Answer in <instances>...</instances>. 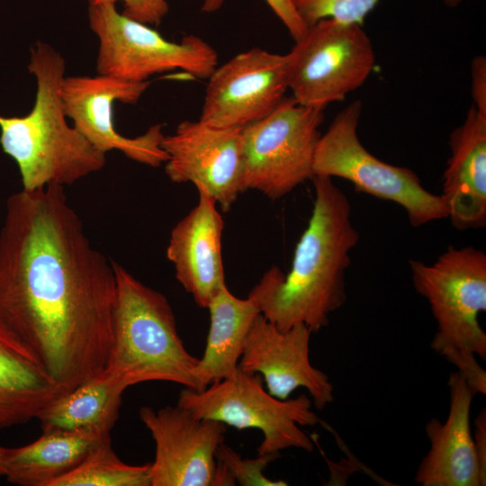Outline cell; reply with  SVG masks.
I'll return each instance as SVG.
<instances>
[{"instance_id":"22","label":"cell","mask_w":486,"mask_h":486,"mask_svg":"<svg viewBox=\"0 0 486 486\" xmlns=\"http://www.w3.org/2000/svg\"><path fill=\"white\" fill-rule=\"evenodd\" d=\"M207 309L210 328L203 355L194 369V375L203 389L238 371L248 331L260 313L251 298L234 296L227 285L213 296Z\"/></svg>"},{"instance_id":"12","label":"cell","mask_w":486,"mask_h":486,"mask_svg":"<svg viewBox=\"0 0 486 486\" xmlns=\"http://www.w3.org/2000/svg\"><path fill=\"white\" fill-rule=\"evenodd\" d=\"M287 90L286 56L253 48L213 70L199 120L218 128H243L270 114Z\"/></svg>"},{"instance_id":"21","label":"cell","mask_w":486,"mask_h":486,"mask_svg":"<svg viewBox=\"0 0 486 486\" xmlns=\"http://www.w3.org/2000/svg\"><path fill=\"white\" fill-rule=\"evenodd\" d=\"M110 436L93 431L42 432L31 444L5 448L3 477L19 486H52Z\"/></svg>"},{"instance_id":"13","label":"cell","mask_w":486,"mask_h":486,"mask_svg":"<svg viewBox=\"0 0 486 486\" xmlns=\"http://www.w3.org/2000/svg\"><path fill=\"white\" fill-rule=\"evenodd\" d=\"M161 147L167 156L165 172L172 182L193 183L223 212L231 208L242 193V128L187 120L164 136Z\"/></svg>"},{"instance_id":"8","label":"cell","mask_w":486,"mask_h":486,"mask_svg":"<svg viewBox=\"0 0 486 486\" xmlns=\"http://www.w3.org/2000/svg\"><path fill=\"white\" fill-rule=\"evenodd\" d=\"M321 109L284 97L265 118L242 128L241 188L279 199L314 176Z\"/></svg>"},{"instance_id":"4","label":"cell","mask_w":486,"mask_h":486,"mask_svg":"<svg viewBox=\"0 0 486 486\" xmlns=\"http://www.w3.org/2000/svg\"><path fill=\"white\" fill-rule=\"evenodd\" d=\"M112 265L116 306L105 368L122 374L130 386L164 381L202 390L194 375L199 358L186 350L166 296L119 264L112 261Z\"/></svg>"},{"instance_id":"26","label":"cell","mask_w":486,"mask_h":486,"mask_svg":"<svg viewBox=\"0 0 486 486\" xmlns=\"http://www.w3.org/2000/svg\"><path fill=\"white\" fill-rule=\"evenodd\" d=\"M89 4H123L122 14L147 25H158L169 11L166 0H88Z\"/></svg>"},{"instance_id":"17","label":"cell","mask_w":486,"mask_h":486,"mask_svg":"<svg viewBox=\"0 0 486 486\" xmlns=\"http://www.w3.org/2000/svg\"><path fill=\"white\" fill-rule=\"evenodd\" d=\"M450 405L446 422L428 421L430 442L420 462L415 482L421 486H484L470 428L472 400L475 395L457 371L448 379Z\"/></svg>"},{"instance_id":"15","label":"cell","mask_w":486,"mask_h":486,"mask_svg":"<svg viewBox=\"0 0 486 486\" xmlns=\"http://www.w3.org/2000/svg\"><path fill=\"white\" fill-rule=\"evenodd\" d=\"M310 335L304 324L280 330L259 313L248 331L238 368L260 374L266 391L279 400L304 388L314 406L322 410L333 402L334 387L328 374L310 363Z\"/></svg>"},{"instance_id":"5","label":"cell","mask_w":486,"mask_h":486,"mask_svg":"<svg viewBox=\"0 0 486 486\" xmlns=\"http://www.w3.org/2000/svg\"><path fill=\"white\" fill-rule=\"evenodd\" d=\"M177 405L198 418L224 423L238 430L257 428L263 440L257 454H280L287 448L313 451L314 445L301 426L320 422L306 395L279 400L264 387L260 374L240 370L230 377L216 381L201 391L184 388Z\"/></svg>"},{"instance_id":"2","label":"cell","mask_w":486,"mask_h":486,"mask_svg":"<svg viewBox=\"0 0 486 486\" xmlns=\"http://www.w3.org/2000/svg\"><path fill=\"white\" fill-rule=\"evenodd\" d=\"M315 197L290 272L272 266L248 293L260 313L280 330L304 324L318 332L346 300L345 273L359 240L351 205L331 177L314 176Z\"/></svg>"},{"instance_id":"20","label":"cell","mask_w":486,"mask_h":486,"mask_svg":"<svg viewBox=\"0 0 486 486\" xmlns=\"http://www.w3.org/2000/svg\"><path fill=\"white\" fill-rule=\"evenodd\" d=\"M130 386L122 374L105 368L53 400L36 418L42 432L111 434L119 418L122 394Z\"/></svg>"},{"instance_id":"11","label":"cell","mask_w":486,"mask_h":486,"mask_svg":"<svg viewBox=\"0 0 486 486\" xmlns=\"http://www.w3.org/2000/svg\"><path fill=\"white\" fill-rule=\"evenodd\" d=\"M149 85L148 80L133 82L99 74L64 76L59 94L67 117L93 146L104 153L119 150L133 161L157 167L167 159L161 147L162 126L153 125L145 133L129 138L115 130L112 117L116 101L134 104Z\"/></svg>"},{"instance_id":"14","label":"cell","mask_w":486,"mask_h":486,"mask_svg":"<svg viewBox=\"0 0 486 486\" xmlns=\"http://www.w3.org/2000/svg\"><path fill=\"white\" fill-rule=\"evenodd\" d=\"M140 418L155 442L151 486L212 485L224 423L198 418L177 404L158 410L142 407Z\"/></svg>"},{"instance_id":"3","label":"cell","mask_w":486,"mask_h":486,"mask_svg":"<svg viewBox=\"0 0 486 486\" xmlns=\"http://www.w3.org/2000/svg\"><path fill=\"white\" fill-rule=\"evenodd\" d=\"M28 69L37 82L35 103L22 117L0 115V144L19 168L22 189L70 185L100 171L106 153L93 146L67 115L59 94L65 60L53 47L37 41L31 48Z\"/></svg>"},{"instance_id":"1","label":"cell","mask_w":486,"mask_h":486,"mask_svg":"<svg viewBox=\"0 0 486 486\" xmlns=\"http://www.w3.org/2000/svg\"><path fill=\"white\" fill-rule=\"evenodd\" d=\"M115 306L112 261L90 242L64 187L12 194L0 232V320L64 393L105 369Z\"/></svg>"},{"instance_id":"25","label":"cell","mask_w":486,"mask_h":486,"mask_svg":"<svg viewBox=\"0 0 486 486\" xmlns=\"http://www.w3.org/2000/svg\"><path fill=\"white\" fill-rule=\"evenodd\" d=\"M216 461L229 472L234 482L241 486H286L284 481L268 479L265 469L280 457V454H266L256 458H244L224 442L215 453Z\"/></svg>"},{"instance_id":"23","label":"cell","mask_w":486,"mask_h":486,"mask_svg":"<svg viewBox=\"0 0 486 486\" xmlns=\"http://www.w3.org/2000/svg\"><path fill=\"white\" fill-rule=\"evenodd\" d=\"M52 486H151L150 464L130 465L122 462L112 447L110 436Z\"/></svg>"},{"instance_id":"18","label":"cell","mask_w":486,"mask_h":486,"mask_svg":"<svg viewBox=\"0 0 486 486\" xmlns=\"http://www.w3.org/2000/svg\"><path fill=\"white\" fill-rule=\"evenodd\" d=\"M451 156L443 194L452 225L459 230L486 224V114L472 105L450 135Z\"/></svg>"},{"instance_id":"27","label":"cell","mask_w":486,"mask_h":486,"mask_svg":"<svg viewBox=\"0 0 486 486\" xmlns=\"http://www.w3.org/2000/svg\"><path fill=\"white\" fill-rule=\"evenodd\" d=\"M223 1L204 0L202 10L208 13L214 12L221 6ZM266 2L284 23L294 41L305 33L308 26L298 14L292 0H266Z\"/></svg>"},{"instance_id":"7","label":"cell","mask_w":486,"mask_h":486,"mask_svg":"<svg viewBox=\"0 0 486 486\" xmlns=\"http://www.w3.org/2000/svg\"><path fill=\"white\" fill-rule=\"evenodd\" d=\"M415 290L427 299L437 324L431 348L446 357L470 351L486 359V255L473 247H449L433 264L410 260Z\"/></svg>"},{"instance_id":"28","label":"cell","mask_w":486,"mask_h":486,"mask_svg":"<svg viewBox=\"0 0 486 486\" xmlns=\"http://www.w3.org/2000/svg\"><path fill=\"white\" fill-rule=\"evenodd\" d=\"M472 95L473 106L486 114V58L477 56L472 62Z\"/></svg>"},{"instance_id":"16","label":"cell","mask_w":486,"mask_h":486,"mask_svg":"<svg viewBox=\"0 0 486 486\" xmlns=\"http://www.w3.org/2000/svg\"><path fill=\"white\" fill-rule=\"evenodd\" d=\"M198 193L196 206L171 231L166 257L183 288L199 307L207 309L226 285L221 254L224 223L214 200Z\"/></svg>"},{"instance_id":"24","label":"cell","mask_w":486,"mask_h":486,"mask_svg":"<svg viewBox=\"0 0 486 486\" xmlns=\"http://www.w3.org/2000/svg\"><path fill=\"white\" fill-rule=\"evenodd\" d=\"M441 1L449 6H456L462 2ZM378 2L379 0H292L295 10L308 27L326 18L362 25L365 16Z\"/></svg>"},{"instance_id":"29","label":"cell","mask_w":486,"mask_h":486,"mask_svg":"<svg viewBox=\"0 0 486 486\" xmlns=\"http://www.w3.org/2000/svg\"><path fill=\"white\" fill-rule=\"evenodd\" d=\"M473 446L481 471L486 480V410L483 407L474 420Z\"/></svg>"},{"instance_id":"30","label":"cell","mask_w":486,"mask_h":486,"mask_svg":"<svg viewBox=\"0 0 486 486\" xmlns=\"http://www.w3.org/2000/svg\"><path fill=\"white\" fill-rule=\"evenodd\" d=\"M5 448L6 447L0 446V477L4 476V458Z\"/></svg>"},{"instance_id":"19","label":"cell","mask_w":486,"mask_h":486,"mask_svg":"<svg viewBox=\"0 0 486 486\" xmlns=\"http://www.w3.org/2000/svg\"><path fill=\"white\" fill-rule=\"evenodd\" d=\"M63 390L0 320V430L36 418Z\"/></svg>"},{"instance_id":"9","label":"cell","mask_w":486,"mask_h":486,"mask_svg":"<svg viewBox=\"0 0 486 486\" xmlns=\"http://www.w3.org/2000/svg\"><path fill=\"white\" fill-rule=\"evenodd\" d=\"M88 21L99 40V75L141 82L181 69L205 79L218 66L217 51L199 36L187 35L180 42L168 40L148 25L122 15L113 3L89 4Z\"/></svg>"},{"instance_id":"6","label":"cell","mask_w":486,"mask_h":486,"mask_svg":"<svg viewBox=\"0 0 486 486\" xmlns=\"http://www.w3.org/2000/svg\"><path fill=\"white\" fill-rule=\"evenodd\" d=\"M361 113V101L350 103L320 135L314 176L348 180L356 192L399 204L413 227L448 218L443 196L426 190L411 169L385 163L363 146L357 136Z\"/></svg>"},{"instance_id":"10","label":"cell","mask_w":486,"mask_h":486,"mask_svg":"<svg viewBox=\"0 0 486 486\" xmlns=\"http://www.w3.org/2000/svg\"><path fill=\"white\" fill-rule=\"evenodd\" d=\"M288 90L301 105L324 110L360 87L375 65L361 24L321 19L285 54Z\"/></svg>"}]
</instances>
